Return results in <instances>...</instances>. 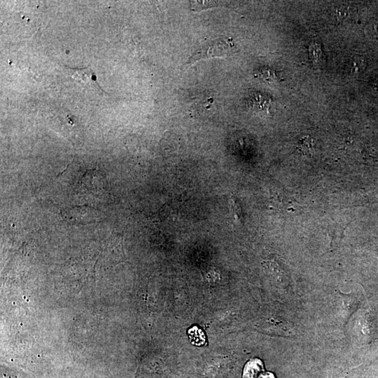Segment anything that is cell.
Instances as JSON below:
<instances>
[{
    "label": "cell",
    "instance_id": "cell-4",
    "mask_svg": "<svg viewBox=\"0 0 378 378\" xmlns=\"http://www.w3.org/2000/svg\"><path fill=\"white\" fill-rule=\"evenodd\" d=\"M192 10L200 11L203 9L212 8V7H219L223 5L220 2L213 1H193L191 2Z\"/></svg>",
    "mask_w": 378,
    "mask_h": 378
},
{
    "label": "cell",
    "instance_id": "cell-7",
    "mask_svg": "<svg viewBox=\"0 0 378 378\" xmlns=\"http://www.w3.org/2000/svg\"><path fill=\"white\" fill-rule=\"evenodd\" d=\"M367 33L370 37L378 38V19L373 20L367 26Z\"/></svg>",
    "mask_w": 378,
    "mask_h": 378
},
{
    "label": "cell",
    "instance_id": "cell-5",
    "mask_svg": "<svg viewBox=\"0 0 378 378\" xmlns=\"http://www.w3.org/2000/svg\"><path fill=\"white\" fill-rule=\"evenodd\" d=\"M298 148L305 155L313 154L314 149H315V142L313 139L306 137L299 143Z\"/></svg>",
    "mask_w": 378,
    "mask_h": 378
},
{
    "label": "cell",
    "instance_id": "cell-6",
    "mask_svg": "<svg viewBox=\"0 0 378 378\" xmlns=\"http://www.w3.org/2000/svg\"><path fill=\"white\" fill-rule=\"evenodd\" d=\"M310 55L312 61L315 64H319L321 61L322 52L321 50L320 45L317 43H314L310 46Z\"/></svg>",
    "mask_w": 378,
    "mask_h": 378
},
{
    "label": "cell",
    "instance_id": "cell-3",
    "mask_svg": "<svg viewBox=\"0 0 378 378\" xmlns=\"http://www.w3.org/2000/svg\"><path fill=\"white\" fill-rule=\"evenodd\" d=\"M349 7L345 5L336 6L334 7L331 12L333 19L338 21L345 20L349 16Z\"/></svg>",
    "mask_w": 378,
    "mask_h": 378
},
{
    "label": "cell",
    "instance_id": "cell-2",
    "mask_svg": "<svg viewBox=\"0 0 378 378\" xmlns=\"http://www.w3.org/2000/svg\"><path fill=\"white\" fill-rule=\"evenodd\" d=\"M263 364L259 359H253L246 365L244 368V378H257L263 372Z\"/></svg>",
    "mask_w": 378,
    "mask_h": 378
},
{
    "label": "cell",
    "instance_id": "cell-1",
    "mask_svg": "<svg viewBox=\"0 0 378 378\" xmlns=\"http://www.w3.org/2000/svg\"><path fill=\"white\" fill-rule=\"evenodd\" d=\"M234 49V42L231 38H220L208 41L195 51L186 65L194 63L202 59L225 57L233 54Z\"/></svg>",
    "mask_w": 378,
    "mask_h": 378
},
{
    "label": "cell",
    "instance_id": "cell-8",
    "mask_svg": "<svg viewBox=\"0 0 378 378\" xmlns=\"http://www.w3.org/2000/svg\"><path fill=\"white\" fill-rule=\"evenodd\" d=\"M257 378H274V377L273 374L263 371Z\"/></svg>",
    "mask_w": 378,
    "mask_h": 378
}]
</instances>
